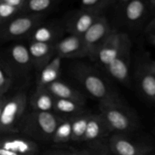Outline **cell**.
I'll use <instances>...</instances> for the list:
<instances>
[{
	"label": "cell",
	"mask_w": 155,
	"mask_h": 155,
	"mask_svg": "<svg viewBox=\"0 0 155 155\" xmlns=\"http://www.w3.org/2000/svg\"><path fill=\"white\" fill-rule=\"evenodd\" d=\"M90 114L83 112L73 117L72 121V141L81 142L86 132Z\"/></svg>",
	"instance_id": "484cf974"
},
{
	"label": "cell",
	"mask_w": 155,
	"mask_h": 155,
	"mask_svg": "<svg viewBox=\"0 0 155 155\" xmlns=\"http://www.w3.org/2000/svg\"><path fill=\"white\" fill-rule=\"evenodd\" d=\"M113 2V0H80V8L102 14L103 11Z\"/></svg>",
	"instance_id": "4316f807"
},
{
	"label": "cell",
	"mask_w": 155,
	"mask_h": 155,
	"mask_svg": "<svg viewBox=\"0 0 155 155\" xmlns=\"http://www.w3.org/2000/svg\"><path fill=\"white\" fill-rule=\"evenodd\" d=\"M45 89L55 98L72 100L82 104H85L86 103V98L80 91L61 80H58L57 81L51 83Z\"/></svg>",
	"instance_id": "e0dca14e"
},
{
	"label": "cell",
	"mask_w": 155,
	"mask_h": 155,
	"mask_svg": "<svg viewBox=\"0 0 155 155\" xmlns=\"http://www.w3.org/2000/svg\"><path fill=\"white\" fill-rule=\"evenodd\" d=\"M27 97L18 92L12 98H6L0 117V135L12 134L19 131L20 123L25 113Z\"/></svg>",
	"instance_id": "277c9868"
},
{
	"label": "cell",
	"mask_w": 155,
	"mask_h": 155,
	"mask_svg": "<svg viewBox=\"0 0 155 155\" xmlns=\"http://www.w3.org/2000/svg\"><path fill=\"white\" fill-rule=\"evenodd\" d=\"M99 110L107 130L114 134L125 135L136 128V117L120 99L100 102Z\"/></svg>",
	"instance_id": "6da1fadb"
},
{
	"label": "cell",
	"mask_w": 155,
	"mask_h": 155,
	"mask_svg": "<svg viewBox=\"0 0 155 155\" xmlns=\"http://www.w3.org/2000/svg\"><path fill=\"white\" fill-rule=\"evenodd\" d=\"M54 54L63 58L86 57L82 36L70 34L58 39L54 44Z\"/></svg>",
	"instance_id": "8fae6325"
},
{
	"label": "cell",
	"mask_w": 155,
	"mask_h": 155,
	"mask_svg": "<svg viewBox=\"0 0 155 155\" xmlns=\"http://www.w3.org/2000/svg\"><path fill=\"white\" fill-rule=\"evenodd\" d=\"M128 38L126 33L112 29L107 39L98 48L94 61L105 69L117 56Z\"/></svg>",
	"instance_id": "52a82bcc"
},
{
	"label": "cell",
	"mask_w": 155,
	"mask_h": 155,
	"mask_svg": "<svg viewBox=\"0 0 155 155\" xmlns=\"http://www.w3.org/2000/svg\"><path fill=\"white\" fill-rule=\"evenodd\" d=\"M21 14V9L0 2V26Z\"/></svg>",
	"instance_id": "83f0119b"
},
{
	"label": "cell",
	"mask_w": 155,
	"mask_h": 155,
	"mask_svg": "<svg viewBox=\"0 0 155 155\" xmlns=\"http://www.w3.org/2000/svg\"><path fill=\"white\" fill-rule=\"evenodd\" d=\"M25 1L26 0H0V2L5 3V4L13 6V7L18 8L21 11V8H22Z\"/></svg>",
	"instance_id": "f1b7e54d"
},
{
	"label": "cell",
	"mask_w": 155,
	"mask_h": 155,
	"mask_svg": "<svg viewBox=\"0 0 155 155\" xmlns=\"http://www.w3.org/2000/svg\"><path fill=\"white\" fill-rule=\"evenodd\" d=\"M0 148L14 155H36L38 152V147L35 142L21 137L1 138Z\"/></svg>",
	"instance_id": "4fadbf2b"
},
{
	"label": "cell",
	"mask_w": 155,
	"mask_h": 155,
	"mask_svg": "<svg viewBox=\"0 0 155 155\" xmlns=\"http://www.w3.org/2000/svg\"><path fill=\"white\" fill-rule=\"evenodd\" d=\"M54 101L55 98L45 88H36L35 92L32 95L30 102L33 111L54 112Z\"/></svg>",
	"instance_id": "44dd1931"
},
{
	"label": "cell",
	"mask_w": 155,
	"mask_h": 155,
	"mask_svg": "<svg viewBox=\"0 0 155 155\" xmlns=\"http://www.w3.org/2000/svg\"><path fill=\"white\" fill-rule=\"evenodd\" d=\"M149 37L150 42H151L155 47V33H149Z\"/></svg>",
	"instance_id": "836d02e7"
},
{
	"label": "cell",
	"mask_w": 155,
	"mask_h": 155,
	"mask_svg": "<svg viewBox=\"0 0 155 155\" xmlns=\"http://www.w3.org/2000/svg\"><path fill=\"white\" fill-rule=\"evenodd\" d=\"M111 30L112 28L107 18L101 15L82 36L86 57L94 61L98 48L107 39Z\"/></svg>",
	"instance_id": "8992f818"
},
{
	"label": "cell",
	"mask_w": 155,
	"mask_h": 155,
	"mask_svg": "<svg viewBox=\"0 0 155 155\" xmlns=\"http://www.w3.org/2000/svg\"><path fill=\"white\" fill-rule=\"evenodd\" d=\"M101 15L103 14L82 8L74 11L66 21L67 31L70 34L82 36Z\"/></svg>",
	"instance_id": "9c48e42d"
},
{
	"label": "cell",
	"mask_w": 155,
	"mask_h": 155,
	"mask_svg": "<svg viewBox=\"0 0 155 155\" xmlns=\"http://www.w3.org/2000/svg\"><path fill=\"white\" fill-rule=\"evenodd\" d=\"M62 58L59 56L54 55L45 65L40 69V73L37 80L38 89L45 88L51 83L60 80L61 71Z\"/></svg>",
	"instance_id": "ac0fdd59"
},
{
	"label": "cell",
	"mask_w": 155,
	"mask_h": 155,
	"mask_svg": "<svg viewBox=\"0 0 155 155\" xmlns=\"http://www.w3.org/2000/svg\"><path fill=\"white\" fill-rule=\"evenodd\" d=\"M6 100L5 95H2V96H0V117H1L2 111V107L4 105V103Z\"/></svg>",
	"instance_id": "d6a6232c"
},
{
	"label": "cell",
	"mask_w": 155,
	"mask_h": 155,
	"mask_svg": "<svg viewBox=\"0 0 155 155\" xmlns=\"http://www.w3.org/2000/svg\"><path fill=\"white\" fill-rule=\"evenodd\" d=\"M78 155H107V152L104 151H85V152L78 153Z\"/></svg>",
	"instance_id": "f546056e"
},
{
	"label": "cell",
	"mask_w": 155,
	"mask_h": 155,
	"mask_svg": "<svg viewBox=\"0 0 155 155\" xmlns=\"http://www.w3.org/2000/svg\"><path fill=\"white\" fill-rule=\"evenodd\" d=\"M61 28L57 24H44L42 22L31 32L28 36L29 42L54 44L60 39Z\"/></svg>",
	"instance_id": "9a60e30c"
},
{
	"label": "cell",
	"mask_w": 155,
	"mask_h": 155,
	"mask_svg": "<svg viewBox=\"0 0 155 155\" xmlns=\"http://www.w3.org/2000/svg\"><path fill=\"white\" fill-rule=\"evenodd\" d=\"M51 155H63V154H60V153H58V154H51Z\"/></svg>",
	"instance_id": "74e56055"
},
{
	"label": "cell",
	"mask_w": 155,
	"mask_h": 155,
	"mask_svg": "<svg viewBox=\"0 0 155 155\" xmlns=\"http://www.w3.org/2000/svg\"><path fill=\"white\" fill-rule=\"evenodd\" d=\"M136 78L142 95L149 101L155 102V75L149 71L145 64L138 67Z\"/></svg>",
	"instance_id": "2e32d148"
},
{
	"label": "cell",
	"mask_w": 155,
	"mask_h": 155,
	"mask_svg": "<svg viewBox=\"0 0 155 155\" xmlns=\"http://www.w3.org/2000/svg\"><path fill=\"white\" fill-rule=\"evenodd\" d=\"M0 96H2V95H0Z\"/></svg>",
	"instance_id": "f35d334b"
},
{
	"label": "cell",
	"mask_w": 155,
	"mask_h": 155,
	"mask_svg": "<svg viewBox=\"0 0 155 155\" xmlns=\"http://www.w3.org/2000/svg\"><path fill=\"white\" fill-rule=\"evenodd\" d=\"M130 51L131 41L129 37L124 42L117 56L105 68L112 78L127 86L130 83Z\"/></svg>",
	"instance_id": "ba28073f"
},
{
	"label": "cell",
	"mask_w": 155,
	"mask_h": 155,
	"mask_svg": "<svg viewBox=\"0 0 155 155\" xmlns=\"http://www.w3.org/2000/svg\"><path fill=\"white\" fill-rule=\"evenodd\" d=\"M74 117H64L61 120L51 138L53 142L59 144L72 141V121Z\"/></svg>",
	"instance_id": "cb8c5ba5"
},
{
	"label": "cell",
	"mask_w": 155,
	"mask_h": 155,
	"mask_svg": "<svg viewBox=\"0 0 155 155\" xmlns=\"http://www.w3.org/2000/svg\"><path fill=\"white\" fill-rule=\"evenodd\" d=\"M1 55L11 67L14 74L15 71H21V73L30 71L33 66L28 48L22 43L13 44L8 48L4 55Z\"/></svg>",
	"instance_id": "30bf717a"
},
{
	"label": "cell",
	"mask_w": 155,
	"mask_h": 155,
	"mask_svg": "<svg viewBox=\"0 0 155 155\" xmlns=\"http://www.w3.org/2000/svg\"><path fill=\"white\" fill-rule=\"evenodd\" d=\"M147 31L149 33H155V17L148 24V27H147Z\"/></svg>",
	"instance_id": "1f68e13d"
},
{
	"label": "cell",
	"mask_w": 155,
	"mask_h": 155,
	"mask_svg": "<svg viewBox=\"0 0 155 155\" xmlns=\"http://www.w3.org/2000/svg\"><path fill=\"white\" fill-rule=\"evenodd\" d=\"M54 44L29 42L27 48L30 52L33 66L40 70L54 58L55 55Z\"/></svg>",
	"instance_id": "5bb4252c"
},
{
	"label": "cell",
	"mask_w": 155,
	"mask_h": 155,
	"mask_svg": "<svg viewBox=\"0 0 155 155\" xmlns=\"http://www.w3.org/2000/svg\"><path fill=\"white\" fill-rule=\"evenodd\" d=\"M64 155H78V153H72V154H68Z\"/></svg>",
	"instance_id": "8d00e7d4"
},
{
	"label": "cell",
	"mask_w": 155,
	"mask_h": 155,
	"mask_svg": "<svg viewBox=\"0 0 155 155\" xmlns=\"http://www.w3.org/2000/svg\"><path fill=\"white\" fill-rule=\"evenodd\" d=\"M109 147L115 155H145L149 150L148 147L135 143L122 134L112 135Z\"/></svg>",
	"instance_id": "7c38bea8"
},
{
	"label": "cell",
	"mask_w": 155,
	"mask_h": 155,
	"mask_svg": "<svg viewBox=\"0 0 155 155\" xmlns=\"http://www.w3.org/2000/svg\"><path fill=\"white\" fill-rule=\"evenodd\" d=\"M114 2H117V3H120V5H125L126 3L127 2H129L130 0H113Z\"/></svg>",
	"instance_id": "e575fe53"
},
{
	"label": "cell",
	"mask_w": 155,
	"mask_h": 155,
	"mask_svg": "<svg viewBox=\"0 0 155 155\" xmlns=\"http://www.w3.org/2000/svg\"><path fill=\"white\" fill-rule=\"evenodd\" d=\"M43 19L44 15L19 14L0 26V42L28 37L35 27L43 22Z\"/></svg>",
	"instance_id": "5b68a950"
},
{
	"label": "cell",
	"mask_w": 155,
	"mask_h": 155,
	"mask_svg": "<svg viewBox=\"0 0 155 155\" xmlns=\"http://www.w3.org/2000/svg\"><path fill=\"white\" fill-rule=\"evenodd\" d=\"M108 132L100 114H90L86 132L81 142H95L104 137Z\"/></svg>",
	"instance_id": "ffe728a7"
},
{
	"label": "cell",
	"mask_w": 155,
	"mask_h": 155,
	"mask_svg": "<svg viewBox=\"0 0 155 155\" xmlns=\"http://www.w3.org/2000/svg\"><path fill=\"white\" fill-rule=\"evenodd\" d=\"M145 65L155 75V61H149L147 63H145Z\"/></svg>",
	"instance_id": "4dcf8cb0"
},
{
	"label": "cell",
	"mask_w": 155,
	"mask_h": 155,
	"mask_svg": "<svg viewBox=\"0 0 155 155\" xmlns=\"http://www.w3.org/2000/svg\"><path fill=\"white\" fill-rule=\"evenodd\" d=\"M72 73L80 86L99 103L120 99L105 80L93 68L84 64H77Z\"/></svg>",
	"instance_id": "7a4b0ae2"
},
{
	"label": "cell",
	"mask_w": 155,
	"mask_h": 155,
	"mask_svg": "<svg viewBox=\"0 0 155 155\" xmlns=\"http://www.w3.org/2000/svg\"><path fill=\"white\" fill-rule=\"evenodd\" d=\"M149 1V2L151 3V5H153L155 6V0H148Z\"/></svg>",
	"instance_id": "d590c367"
},
{
	"label": "cell",
	"mask_w": 155,
	"mask_h": 155,
	"mask_svg": "<svg viewBox=\"0 0 155 155\" xmlns=\"http://www.w3.org/2000/svg\"><path fill=\"white\" fill-rule=\"evenodd\" d=\"M148 2L147 0H130L124 5L123 15L126 22L130 25L140 23L148 12Z\"/></svg>",
	"instance_id": "d6986e66"
},
{
	"label": "cell",
	"mask_w": 155,
	"mask_h": 155,
	"mask_svg": "<svg viewBox=\"0 0 155 155\" xmlns=\"http://www.w3.org/2000/svg\"><path fill=\"white\" fill-rule=\"evenodd\" d=\"M64 117L54 112H31L25 117L23 130L27 136L36 139L49 140Z\"/></svg>",
	"instance_id": "3957f363"
},
{
	"label": "cell",
	"mask_w": 155,
	"mask_h": 155,
	"mask_svg": "<svg viewBox=\"0 0 155 155\" xmlns=\"http://www.w3.org/2000/svg\"><path fill=\"white\" fill-rule=\"evenodd\" d=\"M61 0H26L21 13L44 15L52 9Z\"/></svg>",
	"instance_id": "7402d4cb"
},
{
	"label": "cell",
	"mask_w": 155,
	"mask_h": 155,
	"mask_svg": "<svg viewBox=\"0 0 155 155\" xmlns=\"http://www.w3.org/2000/svg\"><path fill=\"white\" fill-rule=\"evenodd\" d=\"M84 111V104L72 100L55 98L54 112L61 116L64 115L65 117H74Z\"/></svg>",
	"instance_id": "603a6c76"
},
{
	"label": "cell",
	"mask_w": 155,
	"mask_h": 155,
	"mask_svg": "<svg viewBox=\"0 0 155 155\" xmlns=\"http://www.w3.org/2000/svg\"><path fill=\"white\" fill-rule=\"evenodd\" d=\"M14 73L0 54V95H5L13 84Z\"/></svg>",
	"instance_id": "d4e9b609"
}]
</instances>
